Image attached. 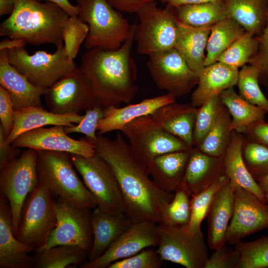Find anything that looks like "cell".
<instances>
[{"label": "cell", "mask_w": 268, "mask_h": 268, "mask_svg": "<svg viewBox=\"0 0 268 268\" xmlns=\"http://www.w3.org/2000/svg\"><path fill=\"white\" fill-rule=\"evenodd\" d=\"M16 4V0H0V16L11 14Z\"/></svg>", "instance_id": "cell-56"}, {"label": "cell", "mask_w": 268, "mask_h": 268, "mask_svg": "<svg viewBox=\"0 0 268 268\" xmlns=\"http://www.w3.org/2000/svg\"><path fill=\"white\" fill-rule=\"evenodd\" d=\"M174 8L179 21L195 27L212 26L228 17L224 1L185 4Z\"/></svg>", "instance_id": "cell-34"}, {"label": "cell", "mask_w": 268, "mask_h": 268, "mask_svg": "<svg viewBox=\"0 0 268 268\" xmlns=\"http://www.w3.org/2000/svg\"><path fill=\"white\" fill-rule=\"evenodd\" d=\"M35 251L14 235L10 206L0 195V268H33L34 258L29 254Z\"/></svg>", "instance_id": "cell-19"}, {"label": "cell", "mask_w": 268, "mask_h": 268, "mask_svg": "<svg viewBox=\"0 0 268 268\" xmlns=\"http://www.w3.org/2000/svg\"><path fill=\"white\" fill-rule=\"evenodd\" d=\"M177 26V37L174 48L198 76L204 67V51L212 26H192L178 19Z\"/></svg>", "instance_id": "cell-30"}, {"label": "cell", "mask_w": 268, "mask_h": 268, "mask_svg": "<svg viewBox=\"0 0 268 268\" xmlns=\"http://www.w3.org/2000/svg\"><path fill=\"white\" fill-rule=\"evenodd\" d=\"M163 261L153 249H144L132 256L111 264L108 268H159Z\"/></svg>", "instance_id": "cell-45"}, {"label": "cell", "mask_w": 268, "mask_h": 268, "mask_svg": "<svg viewBox=\"0 0 268 268\" xmlns=\"http://www.w3.org/2000/svg\"><path fill=\"white\" fill-rule=\"evenodd\" d=\"M242 156L248 170L256 181L268 173V147L245 139Z\"/></svg>", "instance_id": "cell-43"}, {"label": "cell", "mask_w": 268, "mask_h": 268, "mask_svg": "<svg viewBox=\"0 0 268 268\" xmlns=\"http://www.w3.org/2000/svg\"><path fill=\"white\" fill-rule=\"evenodd\" d=\"M245 139L256 142L268 147V123L265 121L255 123L243 133Z\"/></svg>", "instance_id": "cell-51"}, {"label": "cell", "mask_w": 268, "mask_h": 268, "mask_svg": "<svg viewBox=\"0 0 268 268\" xmlns=\"http://www.w3.org/2000/svg\"><path fill=\"white\" fill-rule=\"evenodd\" d=\"M14 126L5 143L10 144L17 136L30 130L47 125L72 126L79 124L84 115L70 114L59 115L45 110L43 107L14 109Z\"/></svg>", "instance_id": "cell-29"}, {"label": "cell", "mask_w": 268, "mask_h": 268, "mask_svg": "<svg viewBox=\"0 0 268 268\" xmlns=\"http://www.w3.org/2000/svg\"><path fill=\"white\" fill-rule=\"evenodd\" d=\"M223 0H160L162 2L166 3L167 5L174 8L185 4L223 1Z\"/></svg>", "instance_id": "cell-55"}, {"label": "cell", "mask_w": 268, "mask_h": 268, "mask_svg": "<svg viewBox=\"0 0 268 268\" xmlns=\"http://www.w3.org/2000/svg\"><path fill=\"white\" fill-rule=\"evenodd\" d=\"M104 117V109L95 105L92 108L87 109L82 120L77 124L72 126H65V132L68 134L78 133L86 136L89 140H95L97 138V130L99 120Z\"/></svg>", "instance_id": "cell-46"}, {"label": "cell", "mask_w": 268, "mask_h": 268, "mask_svg": "<svg viewBox=\"0 0 268 268\" xmlns=\"http://www.w3.org/2000/svg\"><path fill=\"white\" fill-rule=\"evenodd\" d=\"M256 37L259 42L258 51L250 59L248 63L260 68L259 80L264 85L268 86V12L267 25L262 34Z\"/></svg>", "instance_id": "cell-48"}, {"label": "cell", "mask_w": 268, "mask_h": 268, "mask_svg": "<svg viewBox=\"0 0 268 268\" xmlns=\"http://www.w3.org/2000/svg\"><path fill=\"white\" fill-rule=\"evenodd\" d=\"M26 41L22 39H4L0 42V51L4 49L24 48L26 45Z\"/></svg>", "instance_id": "cell-54"}, {"label": "cell", "mask_w": 268, "mask_h": 268, "mask_svg": "<svg viewBox=\"0 0 268 268\" xmlns=\"http://www.w3.org/2000/svg\"><path fill=\"white\" fill-rule=\"evenodd\" d=\"M245 32L242 26L228 17L212 25L206 48L204 67L216 62L219 56Z\"/></svg>", "instance_id": "cell-35"}, {"label": "cell", "mask_w": 268, "mask_h": 268, "mask_svg": "<svg viewBox=\"0 0 268 268\" xmlns=\"http://www.w3.org/2000/svg\"><path fill=\"white\" fill-rule=\"evenodd\" d=\"M69 16L53 2L16 0L13 12L0 24V36L22 39L35 46L44 44L57 46L63 41V30Z\"/></svg>", "instance_id": "cell-3"}, {"label": "cell", "mask_w": 268, "mask_h": 268, "mask_svg": "<svg viewBox=\"0 0 268 268\" xmlns=\"http://www.w3.org/2000/svg\"><path fill=\"white\" fill-rule=\"evenodd\" d=\"M135 25H131L128 38L119 49L92 48L81 57L80 67L92 83L96 105L103 109L129 103L138 91L137 67L131 55Z\"/></svg>", "instance_id": "cell-2"}, {"label": "cell", "mask_w": 268, "mask_h": 268, "mask_svg": "<svg viewBox=\"0 0 268 268\" xmlns=\"http://www.w3.org/2000/svg\"><path fill=\"white\" fill-rule=\"evenodd\" d=\"M44 97L50 111L59 115L78 114L96 105L92 83L80 67L48 88Z\"/></svg>", "instance_id": "cell-12"}, {"label": "cell", "mask_w": 268, "mask_h": 268, "mask_svg": "<svg viewBox=\"0 0 268 268\" xmlns=\"http://www.w3.org/2000/svg\"><path fill=\"white\" fill-rule=\"evenodd\" d=\"M116 9L120 12L136 13L146 4L156 0H107Z\"/></svg>", "instance_id": "cell-52"}, {"label": "cell", "mask_w": 268, "mask_h": 268, "mask_svg": "<svg viewBox=\"0 0 268 268\" xmlns=\"http://www.w3.org/2000/svg\"><path fill=\"white\" fill-rule=\"evenodd\" d=\"M38 1H45L55 3L66 11L69 16H78L79 6L73 5L68 0H35Z\"/></svg>", "instance_id": "cell-53"}, {"label": "cell", "mask_w": 268, "mask_h": 268, "mask_svg": "<svg viewBox=\"0 0 268 268\" xmlns=\"http://www.w3.org/2000/svg\"><path fill=\"white\" fill-rule=\"evenodd\" d=\"M20 147L5 143L3 131L0 125V171L8 165L21 154Z\"/></svg>", "instance_id": "cell-50"}, {"label": "cell", "mask_w": 268, "mask_h": 268, "mask_svg": "<svg viewBox=\"0 0 268 268\" xmlns=\"http://www.w3.org/2000/svg\"><path fill=\"white\" fill-rule=\"evenodd\" d=\"M258 48L256 36L246 32L219 56L217 62L238 69L249 62L257 54Z\"/></svg>", "instance_id": "cell-40"}, {"label": "cell", "mask_w": 268, "mask_h": 268, "mask_svg": "<svg viewBox=\"0 0 268 268\" xmlns=\"http://www.w3.org/2000/svg\"><path fill=\"white\" fill-rule=\"evenodd\" d=\"M190 196L184 184L175 192L172 201L163 206L158 224L165 227L185 229L191 217Z\"/></svg>", "instance_id": "cell-37"}, {"label": "cell", "mask_w": 268, "mask_h": 268, "mask_svg": "<svg viewBox=\"0 0 268 268\" xmlns=\"http://www.w3.org/2000/svg\"><path fill=\"white\" fill-rule=\"evenodd\" d=\"M257 183L265 194L268 195V173L260 178Z\"/></svg>", "instance_id": "cell-57"}, {"label": "cell", "mask_w": 268, "mask_h": 268, "mask_svg": "<svg viewBox=\"0 0 268 268\" xmlns=\"http://www.w3.org/2000/svg\"><path fill=\"white\" fill-rule=\"evenodd\" d=\"M231 125V115L223 105L212 127L201 143L196 147L208 155L223 157L230 143Z\"/></svg>", "instance_id": "cell-36"}, {"label": "cell", "mask_w": 268, "mask_h": 268, "mask_svg": "<svg viewBox=\"0 0 268 268\" xmlns=\"http://www.w3.org/2000/svg\"><path fill=\"white\" fill-rule=\"evenodd\" d=\"M121 131L129 139L132 150L147 166L159 155L192 148L160 127L151 115L134 119Z\"/></svg>", "instance_id": "cell-10"}, {"label": "cell", "mask_w": 268, "mask_h": 268, "mask_svg": "<svg viewBox=\"0 0 268 268\" xmlns=\"http://www.w3.org/2000/svg\"><path fill=\"white\" fill-rule=\"evenodd\" d=\"M228 17L236 21L246 32L261 35L267 23L268 0H224Z\"/></svg>", "instance_id": "cell-31"}, {"label": "cell", "mask_w": 268, "mask_h": 268, "mask_svg": "<svg viewBox=\"0 0 268 268\" xmlns=\"http://www.w3.org/2000/svg\"><path fill=\"white\" fill-rule=\"evenodd\" d=\"M219 96L232 117V131L243 134L251 125L265 121L266 112L237 94L233 87L223 91Z\"/></svg>", "instance_id": "cell-32"}, {"label": "cell", "mask_w": 268, "mask_h": 268, "mask_svg": "<svg viewBox=\"0 0 268 268\" xmlns=\"http://www.w3.org/2000/svg\"><path fill=\"white\" fill-rule=\"evenodd\" d=\"M158 223L150 220L133 222L131 226L98 258L85 262L80 268H108L112 263L157 246Z\"/></svg>", "instance_id": "cell-16"}, {"label": "cell", "mask_w": 268, "mask_h": 268, "mask_svg": "<svg viewBox=\"0 0 268 268\" xmlns=\"http://www.w3.org/2000/svg\"><path fill=\"white\" fill-rule=\"evenodd\" d=\"M64 128L62 125H55L49 128H36L19 135L11 144L37 151H62L85 157L95 154V146L92 142L86 137L77 140L69 137Z\"/></svg>", "instance_id": "cell-18"}, {"label": "cell", "mask_w": 268, "mask_h": 268, "mask_svg": "<svg viewBox=\"0 0 268 268\" xmlns=\"http://www.w3.org/2000/svg\"><path fill=\"white\" fill-rule=\"evenodd\" d=\"M229 182L216 192L205 215L208 223L207 243L214 250L227 242L228 222L233 215L234 191Z\"/></svg>", "instance_id": "cell-23"}, {"label": "cell", "mask_w": 268, "mask_h": 268, "mask_svg": "<svg viewBox=\"0 0 268 268\" xmlns=\"http://www.w3.org/2000/svg\"><path fill=\"white\" fill-rule=\"evenodd\" d=\"M245 137L242 133L232 131L229 144L223 155L224 174L229 179L233 190L241 187L252 192L267 203L266 195L257 182L251 175L243 161L242 147Z\"/></svg>", "instance_id": "cell-27"}, {"label": "cell", "mask_w": 268, "mask_h": 268, "mask_svg": "<svg viewBox=\"0 0 268 268\" xmlns=\"http://www.w3.org/2000/svg\"><path fill=\"white\" fill-rule=\"evenodd\" d=\"M136 14L138 23H135L134 39L139 54L149 56L174 47L178 19L173 7L160 8L153 1Z\"/></svg>", "instance_id": "cell-7"}, {"label": "cell", "mask_w": 268, "mask_h": 268, "mask_svg": "<svg viewBox=\"0 0 268 268\" xmlns=\"http://www.w3.org/2000/svg\"><path fill=\"white\" fill-rule=\"evenodd\" d=\"M235 246L241 256L238 268H268V235Z\"/></svg>", "instance_id": "cell-42"}, {"label": "cell", "mask_w": 268, "mask_h": 268, "mask_svg": "<svg viewBox=\"0 0 268 268\" xmlns=\"http://www.w3.org/2000/svg\"><path fill=\"white\" fill-rule=\"evenodd\" d=\"M192 148L159 155L149 163V175L157 187L164 192L172 193L184 184Z\"/></svg>", "instance_id": "cell-24"}, {"label": "cell", "mask_w": 268, "mask_h": 268, "mask_svg": "<svg viewBox=\"0 0 268 268\" xmlns=\"http://www.w3.org/2000/svg\"></svg>", "instance_id": "cell-60"}, {"label": "cell", "mask_w": 268, "mask_h": 268, "mask_svg": "<svg viewBox=\"0 0 268 268\" xmlns=\"http://www.w3.org/2000/svg\"><path fill=\"white\" fill-rule=\"evenodd\" d=\"M176 97L167 93L144 99L139 103L122 108L111 106L104 109V117L99 120L98 134H104L114 131H121L127 124L138 117L151 115L159 108L176 102Z\"/></svg>", "instance_id": "cell-21"}, {"label": "cell", "mask_w": 268, "mask_h": 268, "mask_svg": "<svg viewBox=\"0 0 268 268\" xmlns=\"http://www.w3.org/2000/svg\"><path fill=\"white\" fill-rule=\"evenodd\" d=\"M198 108L191 103L165 105L151 115L154 121L167 132L193 147V135Z\"/></svg>", "instance_id": "cell-26"}, {"label": "cell", "mask_w": 268, "mask_h": 268, "mask_svg": "<svg viewBox=\"0 0 268 268\" xmlns=\"http://www.w3.org/2000/svg\"><path fill=\"white\" fill-rule=\"evenodd\" d=\"M76 1L77 2L78 4H79L83 1V0H76Z\"/></svg>", "instance_id": "cell-59"}, {"label": "cell", "mask_w": 268, "mask_h": 268, "mask_svg": "<svg viewBox=\"0 0 268 268\" xmlns=\"http://www.w3.org/2000/svg\"><path fill=\"white\" fill-rule=\"evenodd\" d=\"M260 72L256 65H244L239 71L236 85L243 98L268 113V100L259 85Z\"/></svg>", "instance_id": "cell-38"}, {"label": "cell", "mask_w": 268, "mask_h": 268, "mask_svg": "<svg viewBox=\"0 0 268 268\" xmlns=\"http://www.w3.org/2000/svg\"><path fill=\"white\" fill-rule=\"evenodd\" d=\"M223 104L219 95L210 96L198 108L193 135V146L198 147L206 136Z\"/></svg>", "instance_id": "cell-41"}, {"label": "cell", "mask_w": 268, "mask_h": 268, "mask_svg": "<svg viewBox=\"0 0 268 268\" xmlns=\"http://www.w3.org/2000/svg\"><path fill=\"white\" fill-rule=\"evenodd\" d=\"M63 42L56 46L54 53L37 51L29 55L24 48L8 50L9 63L34 85L48 88L76 67Z\"/></svg>", "instance_id": "cell-8"}, {"label": "cell", "mask_w": 268, "mask_h": 268, "mask_svg": "<svg viewBox=\"0 0 268 268\" xmlns=\"http://www.w3.org/2000/svg\"><path fill=\"white\" fill-rule=\"evenodd\" d=\"M57 223L54 197L39 181L24 201L16 238L36 250L45 245Z\"/></svg>", "instance_id": "cell-6"}, {"label": "cell", "mask_w": 268, "mask_h": 268, "mask_svg": "<svg viewBox=\"0 0 268 268\" xmlns=\"http://www.w3.org/2000/svg\"><path fill=\"white\" fill-rule=\"evenodd\" d=\"M37 159V151L27 148L0 171V195L6 198L10 206L16 237L24 201L39 182Z\"/></svg>", "instance_id": "cell-11"}, {"label": "cell", "mask_w": 268, "mask_h": 268, "mask_svg": "<svg viewBox=\"0 0 268 268\" xmlns=\"http://www.w3.org/2000/svg\"><path fill=\"white\" fill-rule=\"evenodd\" d=\"M240 258V254L235 248L233 249L224 245L215 250L204 268H238Z\"/></svg>", "instance_id": "cell-47"}, {"label": "cell", "mask_w": 268, "mask_h": 268, "mask_svg": "<svg viewBox=\"0 0 268 268\" xmlns=\"http://www.w3.org/2000/svg\"><path fill=\"white\" fill-rule=\"evenodd\" d=\"M91 219L93 245L89 261L102 255L133 223L125 212L108 213L98 206L91 211Z\"/></svg>", "instance_id": "cell-22"}, {"label": "cell", "mask_w": 268, "mask_h": 268, "mask_svg": "<svg viewBox=\"0 0 268 268\" xmlns=\"http://www.w3.org/2000/svg\"><path fill=\"white\" fill-rule=\"evenodd\" d=\"M224 174L223 156H211L192 147L184 180L192 196L208 188Z\"/></svg>", "instance_id": "cell-25"}, {"label": "cell", "mask_w": 268, "mask_h": 268, "mask_svg": "<svg viewBox=\"0 0 268 268\" xmlns=\"http://www.w3.org/2000/svg\"><path fill=\"white\" fill-rule=\"evenodd\" d=\"M148 56L146 67L159 89L177 97L187 95L198 84V76L174 48Z\"/></svg>", "instance_id": "cell-13"}, {"label": "cell", "mask_w": 268, "mask_h": 268, "mask_svg": "<svg viewBox=\"0 0 268 268\" xmlns=\"http://www.w3.org/2000/svg\"><path fill=\"white\" fill-rule=\"evenodd\" d=\"M70 158L65 152L37 151L36 170L39 181L54 197H58L72 205L93 209L96 200L77 176Z\"/></svg>", "instance_id": "cell-4"}, {"label": "cell", "mask_w": 268, "mask_h": 268, "mask_svg": "<svg viewBox=\"0 0 268 268\" xmlns=\"http://www.w3.org/2000/svg\"><path fill=\"white\" fill-rule=\"evenodd\" d=\"M70 158L94 196L97 206L108 213L124 212L119 184L108 163L96 153L91 157L70 154Z\"/></svg>", "instance_id": "cell-9"}, {"label": "cell", "mask_w": 268, "mask_h": 268, "mask_svg": "<svg viewBox=\"0 0 268 268\" xmlns=\"http://www.w3.org/2000/svg\"><path fill=\"white\" fill-rule=\"evenodd\" d=\"M159 241L156 251L163 261L187 268H204L209 256L202 232L191 234L184 229L158 223Z\"/></svg>", "instance_id": "cell-15"}, {"label": "cell", "mask_w": 268, "mask_h": 268, "mask_svg": "<svg viewBox=\"0 0 268 268\" xmlns=\"http://www.w3.org/2000/svg\"><path fill=\"white\" fill-rule=\"evenodd\" d=\"M14 108L8 91L0 86V119L6 138L14 126Z\"/></svg>", "instance_id": "cell-49"}, {"label": "cell", "mask_w": 268, "mask_h": 268, "mask_svg": "<svg viewBox=\"0 0 268 268\" xmlns=\"http://www.w3.org/2000/svg\"><path fill=\"white\" fill-rule=\"evenodd\" d=\"M265 195H266V198L267 199V203L268 204V195L265 194Z\"/></svg>", "instance_id": "cell-58"}, {"label": "cell", "mask_w": 268, "mask_h": 268, "mask_svg": "<svg viewBox=\"0 0 268 268\" xmlns=\"http://www.w3.org/2000/svg\"><path fill=\"white\" fill-rule=\"evenodd\" d=\"M78 16L88 26L87 50H115L123 45L131 29L128 21L107 0H83Z\"/></svg>", "instance_id": "cell-5"}, {"label": "cell", "mask_w": 268, "mask_h": 268, "mask_svg": "<svg viewBox=\"0 0 268 268\" xmlns=\"http://www.w3.org/2000/svg\"><path fill=\"white\" fill-rule=\"evenodd\" d=\"M229 182L228 177L223 175L208 188L198 194L192 196L190 200L191 217L185 230L191 234L201 232V225L216 192Z\"/></svg>", "instance_id": "cell-39"}, {"label": "cell", "mask_w": 268, "mask_h": 268, "mask_svg": "<svg viewBox=\"0 0 268 268\" xmlns=\"http://www.w3.org/2000/svg\"><path fill=\"white\" fill-rule=\"evenodd\" d=\"M0 84L9 93L14 109L42 107L41 97L47 88L32 84L9 63L8 49L0 51Z\"/></svg>", "instance_id": "cell-20"}, {"label": "cell", "mask_w": 268, "mask_h": 268, "mask_svg": "<svg viewBox=\"0 0 268 268\" xmlns=\"http://www.w3.org/2000/svg\"><path fill=\"white\" fill-rule=\"evenodd\" d=\"M238 69L219 62L205 66L198 75V87L192 93L191 103L201 106L214 95L236 85Z\"/></svg>", "instance_id": "cell-28"}, {"label": "cell", "mask_w": 268, "mask_h": 268, "mask_svg": "<svg viewBox=\"0 0 268 268\" xmlns=\"http://www.w3.org/2000/svg\"><path fill=\"white\" fill-rule=\"evenodd\" d=\"M89 140L96 153L108 163L116 176L124 212L133 222L150 220L159 223L163 206L172 201L174 194L160 189L150 180L147 166L119 132L113 140L98 133L95 140Z\"/></svg>", "instance_id": "cell-1"}, {"label": "cell", "mask_w": 268, "mask_h": 268, "mask_svg": "<svg viewBox=\"0 0 268 268\" xmlns=\"http://www.w3.org/2000/svg\"><path fill=\"white\" fill-rule=\"evenodd\" d=\"M54 201L57 225L45 245L39 249L73 245L90 252L93 245L91 219L92 209L74 206L58 197H54Z\"/></svg>", "instance_id": "cell-14"}, {"label": "cell", "mask_w": 268, "mask_h": 268, "mask_svg": "<svg viewBox=\"0 0 268 268\" xmlns=\"http://www.w3.org/2000/svg\"><path fill=\"white\" fill-rule=\"evenodd\" d=\"M89 31L88 25L78 16H69L66 21L62 33L64 48L72 60L76 58L81 43L85 40Z\"/></svg>", "instance_id": "cell-44"}, {"label": "cell", "mask_w": 268, "mask_h": 268, "mask_svg": "<svg viewBox=\"0 0 268 268\" xmlns=\"http://www.w3.org/2000/svg\"><path fill=\"white\" fill-rule=\"evenodd\" d=\"M33 268H64L80 266L89 251L77 245H61L35 251Z\"/></svg>", "instance_id": "cell-33"}, {"label": "cell", "mask_w": 268, "mask_h": 268, "mask_svg": "<svg viewBox=\"0 0 268 268\" xmlns=\"http://www.w3.org/2000/svg\"><path fill=\"white\" fill-rule=\"evenodd\" d=\"M233 215L227 232V242L235 245L253 233L268 229V204L241 187L233 189Z\"/></svg>", "instance_id": "cell-17"}]
</instances>
